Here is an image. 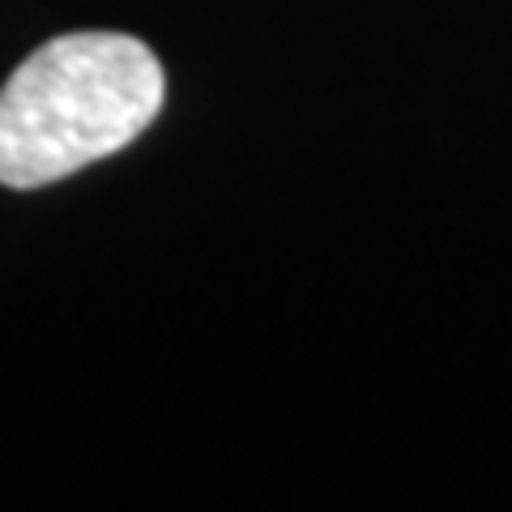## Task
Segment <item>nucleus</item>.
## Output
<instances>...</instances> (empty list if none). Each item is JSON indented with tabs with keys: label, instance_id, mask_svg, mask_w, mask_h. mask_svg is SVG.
Returning a JSON list of instances; mask_svg holds the SVG:
<instances>
[{
	"label": "nucleus",
	"instance_id": "nucleus-1",
	"mask_svg": "<svg viewBox=\"0 0 512 512\" xmlns=\"http://www.w3.org/2000/svg\"><path fill=\"white\" fill-rule=\"evenodd\" d=\"M163 94V64L133 35L77 30L43 43L0 90V184L43 188L124 150Z\"/></svg>",
	"mask_w": 512,
	"mask_h": 512
}]
</instances>
